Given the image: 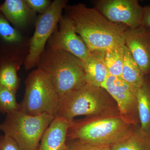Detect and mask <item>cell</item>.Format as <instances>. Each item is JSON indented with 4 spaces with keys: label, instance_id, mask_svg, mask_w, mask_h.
Here are the masks:
<instances>
[{
    "label": "cell",
    "instance_id": "15",
    "mask_svg": "<svg viewBox=\"0 0 150 150\" xmlns=\"http://www.w3.org/2000/svg\"><path fill=\"white\" fill-rule=\"evenodd\" d=\"M89 56L83 62L87 83L101 87L109 74L103 60V51H90Z\"/></svg>",
    "mask_w": 150,
    "mask_h": 150
},
{
    "label": "cell",
    "instance_id": "17",
    "mask_svg": "<svg viewBox=\"0 0 150 150\" xmlns=\"http://www.w3.org/2000/svg\"><path fill=\"white\" fill-rule=\"evenodd\" d=\"M121 78L127 83L138 88L141 87L145 82V76L125 45Z\"/></svg>",
    "mask_w": 150,
    "mask_h": 150
},
{
    "label": "cell",
    "instance_id": "12",
    "mask_svg": "<svg viewBox=\"0 0 150 150\" xmlns=\"http://www.w3.org/2000/svg\"><path fill=\"white\" fill-rule=\"evenodd\" d=\"M23 36L0 12V61L22 64Z\"/></svg>",
    "mask_w": 150,
    "mask_h": 150
},
{
    "label": "cell",
    "instance_id": "2",
    "mask_svg": "<svg viewBox=\"0 0 150 150\" xmlns=\"http://www.w3.org/2000/svg\"><path fill=\"white\" fill-rule=\"evenodd\" d=\"M36 67L49 78L59 100L87 83L83 62L64 51L46 46Z\"/></svg>",
    "mask_w": 150,
    "mask_h": 150
},
{
    "label": "cell",
    "instance_id": "14",
    "mask_svg": "<svg viewBox=\"0 0 150 150\" xmlns=\"http://www.w3.org/2000/svg\"><path fill=\"white\" fill-rule=\"evenodd\" d=\"M0 12L19 31L34 19L36 15L29 8L25 0H6L0 5Z\"/></svg>",
    "mask_w": 150,
    "mask_h": 150
},
{
    "label": "cell",
    "instance_id": "13",
    "mask_svg": "<svg viewBox=\"0 0 150 150\" xmlns=\"http://www.w3.org/2000/svg\"><path fill=\"white\" fill-rule=\"evenodd\" d=\"M71 121L55 116L43 134L37 150H69L67 140Z\"/></svg>",
    "mask_w": 150,
    "mask_h": 150
},
{
    "label": "cell",
    "instance_id": "24",
    "mask_svg": "<svg viewBox=\"0 0 150 150\" xmlns=\"http://www.w3.org/2000/svg\"><path fill=\"white\" fill-rule=\"evenodd\" d=\"M0 148L1 150H24L22 149L13 140L0 134Z\"/></svg>",
    "mask_w": 150,
    "mask_h": 150
},
{
    "label": "cell",
    "instance_id": "3",
    "mask_svg": "<svg viewBox=\"0 0 150 150\" xmlns=\"http://www.w3.org/2000/svg\"><path fill=\"white\" fill-rule=\"evenodd\" d=\"M133 126L120 116L73 121L67 138L94 144L111 146L131 134L134 131Z\"/></svg>",
    "mask_w": 150,
    "mask_h": 150
},
{
    "label": "cell",
    "instance_id": "8",
    "mask_svg": "<svg viewBox=\"0 0 150 150\" xmlns=\"http://www.w3.org/2000/svg\"><path fill=\"white\" fill-rule=\"evenodd\" d=\"M101 88L116 102L121 118L133 126L139 122L138 88L127 83L121 77L109 75Z\"/></svg>",
    "mask_w": 150,
    "mask_h": 150
},
{
    "label": "cell",
    "instance_id": "27",
    "mask_svg": "<svg viewBox=\"0 0 150 150\" xmlns=\"http://www.w3.org/2000/svg\"><path fill=\"white\" fill-rule=\"evenodd\" d=\"M0 150H1V148H0Z\"/></svg>",
    "mask_w": 150,
    "mask_h": 150
},
{
    "label": "cell",
    "instance_id": "4",
    "mask_svg": "<svg viewBox=\"0 0 150 150\" xmlns=\"http://www.w3.org/2000/svg\"><path fill=\"white\" fill-rule=\"evenodd\" d=\"M112 99V97L104 88L86 83L59 100L56 116L62 117L71 121L80 115L111 117L109 114L111 115L110 102Z\"/></svg>",
    "mask_w": 150,
    "mask_h": 150
},
{
    "label": "cell",
    "instance_id": "23",
    "mask_svg": "<svg viewBox=\"0 0 150 150\" xmlns=\"http://www.w3.org/2000/svg\"><path fill=\"white\" fill-rule=\"evenodd\" d=\"M25 1L33 11L40 15L45 13L52 2L49 0H25Z\"/></svg>",
    "mask_w": 150,
    "mask_h": 150
},
{
    "label": "cell",
    "instance_id": "11",
    "mask_svg": "<svg viewBox=\"0 0 150 150\" xmlns=\"http://www.w3.org/2000/svg\"><path fill=\"white\" fill-rule=\"evenodd\" d=\"M125 46L144 76L150 72V30L141 25L125 31Z\"/></svg>",
    "mask_w": 150,
    "mask_h": 150
},
{
    "label": "cell",
    "instance_id": "19",
    "mask_svg": "<svg viewBox=\"0 0 150 150\" xmlns=\"http://www.w3.org/2000/svg\"><path fill=\"white\" fill-rule=\"evenodd\" d=\"M21 64L11 61H0V86L17 91L20 79L18 71Z\"/></svg>",
    "mask_w": 150,
    "mask_h": 150
},
{
    "label": "cell",
    "instance_id": "25",
    "mask_svg": "<svg viewBox=\"0 0 150 150\" xmlns=\"http://www.w3.org/2000/svg\"><path fill=\"white\" fill-rule=\"evenodd\" d=\"M142 25L150 30V4L144 7Z\"/></svg>",
    "mask_w": 150,
    "mask_h": 150
},
{
    "label": "cell",
    "instance_id": "26",
    "mask_svg": "<svg viewBox=\"0 0 150 150\" xmlns=\"http://www.w3.org/2000/svg\"><path fill=\"white\" fill-rule=\"evenodd\" d=\"M149 74H150V73H149ZM149 74H148V75H149Z\"/></svg>",
    "mask_w": 150,
    "mask_h": 150
},
{
    "label": "cell",
    "instance_id": "1",
    "mask_svg": "<svg viewBox=\"0 0 150 150\" xmlns=\"http://www.w3.org/2000/svg\"><path fill=\"white\" fill-rule=\"evenodd\" d=\"M64 9L90 51H105L125 46L124 34L129 28L126 25L110 21L85 4L67 5Z\"/></svg>",
    "mask_w": 150,
    "mask_h": 150
},
{
    "label": "cell",
    "instance_id": "22",
    "mask_svg": "<svg viewBox=\"0 0 150 150\" xmlns=\"http://www.w3.org/2000/svg\"><path fill=\"white\" fill-rule=\"evenodd\" d=\"M69 145V150H110L109 146L94 144L79 140H75Z\"/></svg>",
    "mask_w": 150,
    "mask_h": 150
},
{
    "label": "cell",
    "instance_id": "7",
    "mask_svg": "<svg viewBox=\"0 0 150 150\" xmlns=\"http://www.w3.org/2000/svg\"><path fill=\"white\" fill-rule=\"evenodd\" d=\"M68 2L67 0H54L45 13L37 17L35 31L29 40L28 54L24 62L25 69L36 67L47 41L58 26L62 11Z\"/></svg>",
    "mask_w": 150,
    "mask_h": 150
},
{
    "label": "cell",
    "instance_id": "10",
    "mask_svg": "<svg viewBox=\"0 0 150 150\" xmlns=\"http://www.w3.org/2000/svg\"><path fill=\"white\" fill-rule=\"evenodd\" d=\"M47 46L69 53L83 62L91 53L82 38L76 32L74 22L65 15L60 19L58 26L47 41Z\"/></svg>",
    "mask_w": 150,
    "mask_h": 150
},
{
    "label": "cell",
    "instance_id": "9",
    "mask_svg": "<svg viewBox=\"0 0 150 150\" xmlns=\"http://www.w3.org/2000/svg\"><path fill=\"white\" fill-rule=\"evenodd\" d=\"M94 8L110 21L137 28L142 25L144 7L138 0H93Z\"/></svg>",
    "mask_w": 150,
    "mask_h": 150
},
{
    "label": "cell",
    "instance_id": "20",
    "mask_svg": "<svg viewBox=\"0 0 150 150\" xmlns=\"http://www.w3.org/2000/svg\"><path fill=\"white\" fill-rule=\"evenodd\" d=\"M124 46L103 51V60L110 76L121 77L123 62Z\"/></svg>",
    "mask_w": 150,
    "mask_h": 150
},
{
    "label": "cell",
    "instance_id": "5",
    "mask_svg": "<svg viewBox=\"0 0 150 150\" xmlns=\"http://www.w3.org/2000/svg\"><path fill=\"white\" fill-rule=\"evenodd\" d=\"M49 114L33 116L20 110L7 114L0 131L24 150H37L46 129L55 118Z\"/></svg>",
    "mask_w": 150,
    "mask_h": 150
},
{
    "label": "cell",
    "instance_id": "16",
    "mask_svg": "<svg viewBox=\"0 0 150 150\" xmlns=\"http://www.w3.org/2000/svg\"><path fill=\"white\" fill-rule=\"evenodd\" d=\"M140 130L150 137V83L145 76V82L137 91Z\"/></svg>",
    "mask_w": 150,
    "mask_h": 150
},
{
    "label": "cell",
    "instance_id": "21",
    "mask_svg": "<svg viewBox=\"0 0 150 150\" xmlns=\"http://www.w3.org/2000/svg\"><path fill=\"white\" fill-rule=\"evenodd\" d=\"M16 92L0 86V112L8 114L19 110Z\"/></svg>",
    "mask_w": 150,
    "mask_h": 150
},
{
    "label": "cell",
    "instance_id": "6",
    "mask_svg": "<svg viewBox=\"0 0 150 150\" xmlns=\"http://www.w3.org/2000/svg\"><path fill=\"white\" fill-rule=\"evenodd\" d=\"M25 84L19 110L33 116L47 114L56 116L59 99L48 76L37 68L28 74Z\"/></svg>",
    "mask_w": 150,
    "mask_h": 150
},
{
    "label": "cell",
    "instance_id": "18",
    "mask_svg": "<svg viewBox=\"0 0 150 150\" xmlns=\"http://www.w3.org/2000/svg\"><path fill=\"white\" fill-rule=\"evenodd\" d=\"M110 148V150H150V137L143 134L140 129L134 131Z\"/></svg>",
    "mask_w": 150,
    "mask_h": 150
}]
</instances>
